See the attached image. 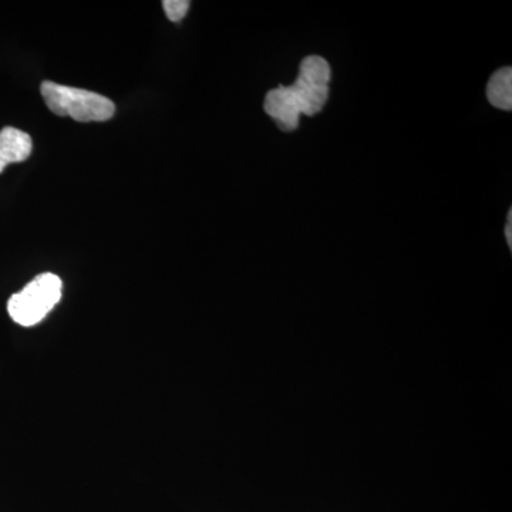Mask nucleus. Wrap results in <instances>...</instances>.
I'll return each mask as SVG.
<instances>
[{
	"label": "nucleus",
	"instance_id": "f257e3e1",
	"mask_svg": "<svg viewBox=\"0 0 512 512\" xmlns=\"http://www.w3.org/2000/svg\"><path fill=\"white\" fill-rule=\"evenodd\" d=\"M330 77L332 70L323 57H305L299 66L298 79L292 86H278L266 94L265 113L281 130H296L301 116H315L325 107Z\"/></svg>",
	"mask_w": 512,
	"mask_h": 512
},
{
	"label": "nucleus",
	"instance_id": "f03ea898",
	"mask_svg": "<svg viewBox=\"0 0 512 512\" xmlns=\"http://www.w3.org/2000/svg\"><path fill=\"white\" fill-rule=\"evenodd\" d=\"M40 92L52 113L70 117L79 123H101L110 120L116 113L113 101L89 90L43 82Z\"/></svg>",
	"mask_w": 512,
	"mask_h": 512
},
{
	"label": "nucleus",
	"instance_id": "7ed1b4c3",
	"mask_svg": "<svg viewBox=\"0 0 512 512\" xmlns=\"http://www.w3.org/2000/svg\"><path fill=\"white\" fill-rule=\"evenodd\" d=\"M62 288V279L55 274L47 272L36 276L22 291L9 299L10 318L26 328L37 325L62 299Z\"/></svg>",
	"mask_w": 512,
	"mask_h": 512
},
{
	"label": "nucleus",
	"instance_id": "20e7f679",
	"mask_svg": "<svg viewBox=\"0 0 512 512\" xmlns=\"http://www.w3.org/2000/svg\"><path fill=\"white\" fill-rule=\"evenodd\" d=\"M32 138L18 128L6 127L0 131V173L12 163L28 160L32 153Z\"/></svg>",
	"mask_w": 512,
	"mask_h": 512
},
{
	"label": "nucleus",
	"instance_id": "39448f33",
	"mask_svg": "<svg viewBox=\"0 0 512 512\" xmlns=\"http://www.w3.org/2000/svg\"><path fill=\"white\" fill-rule=\"evenodd\" d=\"M487 99L495 109H512V69L503 67L491 76L487 86Z\"/></svg>",
	"mask_w": 512,
	"mask_h": 512
},
{
	"label": "nucleus",
	"instance_id": "423d86ee",
	"mask_svg": "<svg viewBox=\"0 0 512 512\" xmlns=\"http://www.w3.org/2000/svg\"><path fill=\"white\" fill-rule=\"evenodd\" d=\"M190 5L188 0H164L163 2L165 15L171 22H181L187 15Z\"/></svg>",
	"mask_w": 512,
	"mask_h": 512
},
{
	"label": "nucleus",
	"instance_id": "0eeeda50",
	"mask_svg": "<svg viewBox=\"0 0 512 512\" xmlns=\"http://www.w3.org/2000/svg\"><path fill=\"white\" fill-rule=\"evenodd\" d=\"M505 239H507L508 247L512 249V210L508 212L507 225H505Z\"/></svg>",
	"mask_w": 512,
	"mask_h": 512
}]
</instances>
